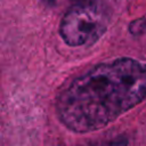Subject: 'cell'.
<instances>
[{"mask_svg": "<svg viewBox=\"0 0 146 146\" xmlns=\"http://www.w3.org/2000/svg\"><path fill=\"white\" fill-rule=\"evenodd\" d=\"M107 29V19L102 9L94 3L72 6L59 24V35L70 47L91 46Z\"/></svg>", "mask_w": 146, "mask_h": 146, "instance_id": "cell-2", "label": "cell"}, {"mask_svg": "<svg viewBox=\"0 0 146 146\" xmlns=\"http://www.w3.org/2000/svg\"><path fill=\"white\" fill-rule=\"evenodd\" d=\"M146 100V63L120 57L72 80L56 98L59 121L75 133L105 128Z\"/></svg>", "mask_w": 146, "mask_h": 146, "instance_id": "cell-1", "label": "cell"}, {"mask_svg": "<svg viewBox=\"0 0 146 146\" xmlns=\"http://www.w3.org/2000/svg\"><path fill=\"white\" fill-rule=\"evenodd\" d=\"M129 32L132 35L146 34V15L132 21L129 25Z\"/></svg>", "mask_w": 146, "mask_h": 146, "instance_id": "cell-4", "label": "cell"}, {"mask_svg": "<svg viewBox=\"0 0 146 146\" xmlns=\"http://www.w3.org/2000/svg\"><path fill=\"white\" fill-rule=\"evenodd\" d=\"M89 146H128V138L125 136H115L113 138L99 140Z\"/></svg>", "mask_w": 146, "mask_h": 146, "instance_id": "cell-3", "label": "cell"}]
</instances>
